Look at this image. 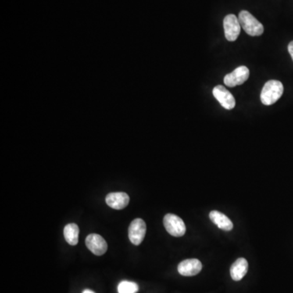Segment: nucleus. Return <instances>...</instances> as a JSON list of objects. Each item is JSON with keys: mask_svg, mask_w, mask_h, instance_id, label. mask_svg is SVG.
<instances>
[{"mask_svg": "<svg viewBox=\"0 0 293 293\" xmlns=\"http://www.w3.org/2000/svg\"><path fill=\"white\" fill-rule=\"evenodd\" d=\"M106 204L112 209H123L129 205L130 197L125 192H112L106 197Z\"/></svg>", "mask_w": 293, "mask_h": 293, "instance_id": "nucleus-10", "label": "nucleus"}, {"mask_svg": "<svg viewBox=\"0 0 293 293\" xmlns=\"http://www.w3.org/2000/svg\"><path fill=\"white\" fill-rule=\"evenodd\" d=\"M239 21L243 30L250 36H260L263 34L262 24L254 17L248 11H241L239 14Z\"/></svg>", "mask_w": 293, "mask_h": 293, "instance_id": "nucleus-2", "label": "nucleus"}, {"mask_svg": "<svg viewBox=\"0 0 293 293\" xmlns=\"http://www.w3.org/2000/svg\"><path fill=\"white\" fill-rule=\"evenodd\" d=\"M212 94L220 105L227 110H231L236 106V100L227 89L223 86H216L212 90Z\"/></svg>", "mask_w": 293, "mask_h": 293, "instance_id": "nucleus-8", "label": "nucleus"}, {"mask_svg": "<svg viewBox=\"0 0 293 293\" xmlns=\"http://www.w3.org/2000/svg\"><path fill=\"white\" fill-rule=\"evenodd\" d=\"M202 270V264L198 259H187L179 263L178 271L183 276H197Z\"/></svg>", "mask_w": 293, "mask_h": 293, "instance_id": "nucleus-9", "label": "nucleus"}, {"mask_svg": "<svg viewBox=\"0 0 293 293\" xmlns=\"http://www.w3.org/2000/svg\"><path fill=\"white\" fill-rule=\"evenodd\" d=\"M287 49H288V52H289L290 55H291L293 61V41L290 43L289 45H288V47H287Z\"/></svg>", "mask_w": 293, "mask_h": 293, "instance_id": "nucleus-15", "label": "nucleus"}, {"mask_svg": "<svg viewBox=\"0 0 293 293\" xmlns=\"http://www.w3.org/2000/svg\"><path fill=\"white\" fill-rule=\"evenodd\" d=\"M249 77V69L246 66H240L231 73L226 74L224 77V83L229 87L244 84Z\"/></svg>", "mask_w": 293, "mask_h": 293, "instance_id": "nucleus-6", "label": "nucleus"}, {"mask_svg": "<svg viewBox=\"0 0 293 293\" xmlns=\"http://www.w3.org/2000/svg\"><path fill=\"white\" fill-rule=\"evenodd\" d=\"M86 245L96 256H102L108 250V244L105 239L98 234L89 235L86 238Z\"/></svg>", "mask_w": 293, "mask_h": 293, "instance_id": "nucleus-7", "label": "nucleus"}, {"mask_svg": "<svg viewBox=\"0 0 293 293\" xmlns=\"http://www.w3.org/2000/svg\"><path fill=\"white\" fill-rule=\"evenodd\" d=\"M146 226L145 222L141 219H136L132 221L129 226L128 235L130 242L134 245H140L144 237H145Z\"/></svg>", "mask_w": 293, "mask_h": 293, "instance_id": "nucleus-5", "label": "nucleus"}, {"mask_svg": "<svg viewBox=\"0 0 293 293\" xmlns=\"http://www.w3.org/2000/svg\"><path fill=\"white\" fill-rule=\"evenodd\" d=\"M248 263L245 258H239L230 267V276L235 281H240L248 272Z\"/></svg>", "mask_w": 293, "mask_h": 293, "instance_id": "nucleus-11", "label": "nucleus"}, {"mask_svg": "<svg viewBox=\"0 0 293 293\" xmlns=\"http://www.w3.org/2000/svg\"><path fill=\"white\" fill-rule=\"evenodd\" d=\"M225 37L230 42L236 41L238 38L241 30L239 18L234 14H229L223 20Z\"/></svg>", "mask_w": 293, "mask_h": 293, "instance_id": "nucleus-4", "label": "nucleus"}, {"mask_svg": "<svg viewBox=\"0 0 293 293\" xmlns=\"http://www.w3.org/2000/svg\"><path fill=\"white\" fill-rule=\"evenodd\" d=\"M139 291V286L134 282L122 281L118 284V293H136Z\"/></svg>", "mask_w": 293, "mask_h": 293, "instance_id": "nucleus-14", "label": "nucleus"}, {"mask_svg": "<svg viewBox=\"0 0 293 293\" xmlns=\"http://www.w3.org/2000/svg\"><path fill=\"white\" fill-rule=\"evenodd\" d=\"M283 93L281 82L270 80L264 85L261 92V101L264 105H272L280 100Z\"/></svg>", "mask_w": 293, "mask_h": 293, "instance_id": "nucleus-1", "label": "nucleus"}, {"mask_svg": "<svg viewBox=\"0 0 293 293\" xmlns=\"http://www.w3.org/2000/svg\"><path fill=\"white\" fill-rule=\"evenodd\" d=\"M209 219L212 223L222 230H226V231L232 230V222L230 221L228 217L223 214L219 211H211L210 213H209Z\"/></svg>", "mask_w": 293, "mask_h": 293, "instance_id": "nucleus-12", "label": "nucleus"}, {"mask_svg": "<svg viewBox=\"0 0 293 293\" xmlns=\"http://www.w3.org/2000/svg\"><path fill=\"white\" fill-rule=\"evenodd\" d=\"M83 293H95L94 291H91L90 289H85L84 291H83Z\"/></svg>", "mask_w": 293, "mask_h": 293, "instance_id": "nucleus-16", "label": "nucleus"}, {"mask_svg": "<svg viewBox=\"0 0 293 293\" xmlns=\"http://www.w3.org/2000/svg\"><path fill=\"white\" fill-rule=\"evenodd\" d=\"M165 230L171 236L181 237L186 232V226L183 219L177 215L168 213L165 215L163 220Z\"/></svg>", "mask_w": 293, "mask_h": 293, "instance_id": "nucleus-3", "label": "nucleus"}, {"mask_svg": "<svg viewBox=\"0 0 293 293\" xmlns=\"http://www.w3.org/2000/svg\"><path fill=\"white\" fill-rule=\"evenodd\" d=\"M64 236L68 244L72 246L77 245L79 243V227L75 223H69L64 229Z\"/></svg>", "mask_w": 293, "mask_h": 293, "instance_id": "nucleus-13", "label": "nucleus"}]
</instances>
